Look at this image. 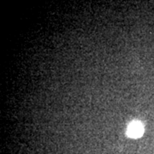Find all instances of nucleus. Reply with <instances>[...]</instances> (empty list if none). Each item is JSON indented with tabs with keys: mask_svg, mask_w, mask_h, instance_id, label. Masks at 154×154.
Listing matches in <instances>:
<instances>
[{
	"mask_svg": "<svg viewBox=\"0 0 154 154\" xmlns=\"http://www.w3.org/2000/svg\"><path fill=\"white\" fill-rule=\"evenodd\" d=\"M144 132V127L140 122H132L128 128L127 134L129 137L138 138L142 135Z\"/></svg>",
	"mask_w": 154,
	"mask_h": 154,
	"instance_id": "f257e3e1",
	"label": "nucleus"
}]
</instances>
